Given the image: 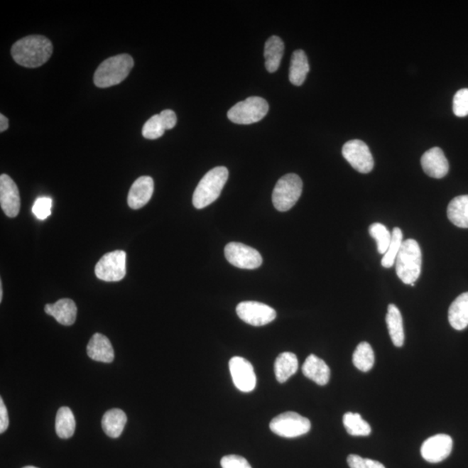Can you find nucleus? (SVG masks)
I'll return each mask as SVG.
<instances>
[{"label":"nucleus","instance_id":"1","mask_svg":"<svg viewBox=\"0 0 468 468\" xmlns=\"http://www.w3.org/2000/svg\"><path fill=\"white\" fill-rule=\"evenodd\" d=\"M11 53L17 64L26 68H38L52 57L53 46L48 38L33 35L19 39L11 47Z\"/></svg>","mask_w":468,"mask_h":468},{"label":"nucleus","instance_id":"2","mask_svg":"<svg viewBox=\"0 0 468 468\" xmlns=\"http://www.w3.org/2000/svg\"><path fill=\"white\" fill-rule=\"evenodd\" d=\"M423 254L415 239L404 241L396 259L397 276L406 285L415 284L422 273Z\"/></svg>","mask_w":468,"mask_h":468},{"label":"nucleus","instance_id":"3","mask_svg":"<svg viewBox=\"0 0 468 468\" xmlns=\"http://www.w3.org/2000/svg\"><path fill=\"white\" fill-rule=\"evenodd\" d=\"M227 168L217 167L211 169L198 184L192 195V204L197 209H202L219 197L228 180Z\"/></svg>","mask_w":468,"mask_h":468},{"label":"nucleus","instance_id":"4","mask_svg":"<svg viewBox=\"0 0 468 468\" xmlns=\"http://www.w3.org/2000/svg\"><path fill=\"white\" fill-rule=\"evenodd\" d=\"M134 59L131 55L121 54L106 59L94 75V82L99 88H108L121 84L131 72Z\"/></svg>","mask_w":468,"mask_h":468},{"label":"nucleus","instance_id":"5","mask_svg":"<svg viewBox=\"0 0 468 468\" xmlns=\"http://www.w3.org/2000/svg\"><path fill=\"white\" fill-rule=\"evenodd\" d=\"M303 182L300 176L288 174L278 180L273 192V206L279 212H286L300 200Z\"/></svg>","mask_w":468,"mask_h":468},{"label":"nucleus","instance_id":"6","mask_svg":"<svg viewBox=\"0 0 468 468\" xmlns=\"http://www.w3.org/2000/svg\"><path fill=\"white\" fill-rule=\"evenodd\" d=\"M268 111L269 104L263 98L251 97L233 106L227 116L234 124H251L261 121Z\"/></svg>","mask_w":468,"mask_h":468},{"label":"nucleus","instance_id":"7","mask_svg":"<svg viewBox=\"0 0 468 468\" xmlns=\"http://www.w3.org/2000/svg\"><path fill=\"white\" fill-rule=\"evenodd\" d=\"M310 428V420L295 412L283 413L270 423L271 430L285 438H295L308 434Z\"/></svg>","mask_w":468,"mask_h":468},{"label":"nucleus","instance_id":"8","mask_svg":"<svg viewBox=\"0 0 468 468\" xmlns=\"http://www.w3.org/2000/svg\"><path fill=\"white\" fill-rule=\"evenodd\" d=\"M126 259L127 254L121 250L104 254L97 263V277L106 282L121 281L126 275Z\"/></svg>","mask_w":468,"mask_h":468},{"label":"nucleus","instance_id":"9","mask_svg":"<svg viewBox=\"0 0 468 468\" xmlns=\"http://www.w3.org/2000/svg\"><path fill=\"white\" fill-rule=\"evenodd\" d=\"M225 257L231 265L241 269H257L263 262L261 254L256 249L238 242L227 244Z\"/></svg>","mask_w":468,"mask_h":468},{"label":"nucleus","instance_id":"10","mask_svg":"<svg viewBox=\"0 0 468 468\" xmlns=\"http://www.w3.org/2000/svg\"><path fill=\"white\" fill-rule=\"evenodd\" d=\"M342 154L351 166L361 174H368L374 168V159L368 145L360 140L347 141Z\"/></svg>","mask_w":468,"mask_h":468},{"label":"nucleus","instance_id":"11","mask_svg":"<svg viewBox=\"0 0 468 468\" xmlns=\"http://www.w3.org/2000/svg\"><path fill=\"white\" fill-rule=\"evenodd\" d=\"M236 312L241 320L254 326L270 324L277 317L276 310L263 303L245 301L239 303Z\"/></svg>","mask_w":468,"mask_h":468},{"label":"nucleus","instance_id":"12","mask_svg":"<svg viewBox=\"0 0 468 468\" xmlns=\"http://www.w3.org/2000/svg\"><path fill=\"white\" fill-rule=\"evenodd\" d=\"M229 369L234 383L242 392L249 393L256 387V375L249 361L234 357L229 361Z\"/></svg>","mask_w":468,"mask_h":468},{"label":"nucleus","instance_id":"13","mask_svg":"<svg viewBox=\"0 0 468 468\" xmlns=\"http://www.w3.org/2000/svg\"><path fill=\"white\" fill-rule=\"evenodd\" d=\"M453 450V440L444 434L432 436L425 440L420 448V454L425 461L439 463L446 459Z\"/></svg>","mask_w":468,"mask_h":468},{"label":"nucleus","instance_id":"14","mask_svg":"<svg viewBox=\"0 0 468 468\" xmlns=\"http://www.w3.org/2000/svg\"><path fill=\"white\" fill-rule=\"evenodd\" d=\"M0 205L6 215L15 218L21 210V196L17 185L9 175L0 176Z\"/></svg>","mask_w":468,"mask_h":468},{"label":"nucleus","instance_id":"15","mask_svg":"<svg viewBox=\"0 0 468 468\" xmlns=\"http://www.w3.org/2000/svg\"><path fill=\"white\" fill-rule=\"evenodd\" d=\"M423 170L432 178L442 179L450 171V163L440 148H432L424 153L420 160Z\"/></svg>","mask_w":468,"mask_h":468},{"label":"nucleus","instance_id":"16","mask_svg":"<svg viewBox=\"0 0 468 468\" xmlns=\"http://www.w3.org/2000/svg\"><path fill=\"white\" fill-rule=\"evenodd\" d=\"M154 180L149 176H141L133 183L128 195V204L132 209H140L151 200L154 192Z\"/></svg>","mask_w":468,"mask_h":468},{"label":"nucleus","instance_id":"17","mask_svg":"<svg viewBox=\"0 0 468 468\" xmlns=\"http://www.w3.org/2000/svg\"><path fill=\"white\" fill-rule=\"evenodd\" d=\"M45 312L56 320L59 324L72 325L76 321L77 308L75 302L70 298H62L55 304H47Z\"/></svg>","mask_w":468,"mask_h":468},{"label":"nucleus","instance_id":"18","mask_svg":"<svg viewBox=\"0 0 468 468\" xmlns=\"http://www.w3.org/2000/svg\"><path fill=\"white\" fill-rule=\"evenodd\" d=\"M88 356L94 361L101 363H112L115 352L108 337L103 334L96 333L87 345Z\"/></svg>","mask_w":468,"mask_h":468},{"label":"nucleus","instance_id":"19","mask_svg":"<svg viewBox=\"0 0 468 468\" xmlns=\"http://www.w3.org/2000/svg\"><path fill=\"white\" fill-rule=\"evenodd\" d=\"M302 371L308 379L320 386L327 384L330 377V369L324 360L315 355H310L302 367Z\"/></svg>","mask_w":468,"mask_h":468},{"label":"nucleus","instance_id":"20","mask_svg":"<svg viewBox=\"0 0 468 468\" xmlns=\"http://www.w3.org/2000/svg\"><path fill=\"white\" fill-rule=\"evenodd\" d=\"M448 321L455 330H462L468 326V293L459 295L448 310Z\"/></svg>","mask_w":468,"mask_h":468},{"label":"nucleus","instance_id":"21","mask_svg":"<svg viewBox=\"0 0 468 468\" xmlns=\"http://www.w3.org/2000/svg\"><path fill=\"white\" fill-rule=\"evenodd\" d=\"M127 415L119 408H112L105 413L102 420V427L110 438H118L124 432L127 423Z\"/></svg>","mask_w":468,"mask_h":468},{"label":"nucleus","instance_id":"22","mask_svg":"<svg viewBox=\"0 0 468 468\" xmlns=\"http://www.w3.org/2000/svg\"><path fill=\"white\" fill-rule=\"evenodd\" d=\"M284 42L281 38L273 36L268 38L265 45V65L270 73L277 72L284 55Z\"/></svg>","mask_w":468,"mask_h":468},{"label":"nucleus","instance_id":"23","mask_svg":"<svg viewBox=\"0 0 468 468\" xmlns=\"http://www.w3.org/2000/svg\"><path fill=\"white\" fill-rule=\"evenodd\" d=\"M386 322L393 344L396 347H402L405 338L402 314L396 305L393 304L388 305Z\"/></svg>","mask_w":468,"mask_h":468},{"label":"nucleus","instance_id":"24","mask_svg":"<svg viewBox=\"0 0 468 468\" xmlns=\"http://www.w3.org/2000/svg\"><path fill=\"white\" fill-rule=\"evenodd\" d=\"M310 72L308 56L304 50L294 52L290 60L289 80L293 85L300 86L304 84Z\"/></svg>","mask_w":468,"mask_h":468},{"label":"nucleus","instance_id":"25","mask_svg":"<svg viewBox=\"0 0 468 468\" xmlns=\"http://www.w3.org/2000/svg\"><path fill=\"white\" fill-rule=\"evenodd\" d=\"M298 357L292 352L281 353L275 361L274 371L278 383H285L298 371Z\"/></svg>","mask_w":468,"mask_h":468},{"label":"nucleus","instance_id":"26","mask_svg":"<svg viewBox=\"0 0 468 468\" xmlns=\"http://www.w3.org/2000/svg\"><path fill=\"white\" fill-rule=\"evenodd\" d=\"M447 217L455 226L468 228V195L457 196L451 200Z\"/></svg>","mask_w":468,"mask_h":468},{"label":"nucleus","instance_id":"27","mask_svg":"<svg viewBox=\"0 0 468 468\" xmlns=\"http://www.w3.org/2000/svg\"><path fill=\"white\" fill-rule=\"evenodd\" d=\"M57 435L59 438L69 439L73 436L75 430H76V420L72 410L68 407H62L59 408L57 416L56 423Z\"/></svg>","mask_w":468,"mask_h":468},{"label":"nucleus","instance_id":"28","mask_svg":"<svg viewBox=\"0 0 468 468\" xmlns=\"http://www.w3.org/2000/svg\"><path fill=\"white\" fill-rule=\"evenodd\" d=\"M352 361L357 369L363 372H368L375 364V354L373 349L367 342L357 345L353 353Z\"/></svg>","mask_w":468,"mask_h":468},{"label":"nucleus","instance_id":"29","mask_svg":"<svg viewBox=\"0 0 468 468\" xmlns=\"http://www.w3.org/2000/svg\"><path fill=\"white\" fill-rule=\"evenodd\" d=\"M344 426L349 435L352 436H368L371 435V427L357 413L348 412L344 415Z\"/></svg>","mask_w":468,"mask_h":468},{"label":"nucleus","instance_id":"30","mask_svg":"<svg viewBox=\"0 0 468 468\" xmlns=\"http://www.w3.org/2000/svg\"><path fill=\"white\" fill-rule=\"evenodd\" d=\"M403 235L399 227H395L392 231V238L388 249L381 259V266L384 268H391L396 263L397 255H398L403 243Z\"/></svg>","mask_w":468,"mask_h":468},{"label":"nucleus","instance_id":"31","mask_svg":"<svg viewBox=\"0 0 468 468\" xmlns=\"http://www.w3.org/2000/svg\"><path fill=\"white\" fill-rule=\"evenodd\" d=\"M369 233L377 244V251L380 254L386 253L391 244L392 233L381 223H374L369 228Z\"/></svg>","mask_w":468,"mask_h":468},{"label":"nucleus","instance_id":"32","mask_svg":"<svg viewBox=\"0 0 468 468\" xmlns=\"http://www.w3.org/2000/svg\"><path fill=\"white\" fill-rule=\"evenodd\" d=\"M165 129L163 123H161L159 115L153 116L145 123L143 128V136L144 138L149 140H156L164 135Z\"/></svg>","mask_w":468,"mask_h":468},{"label":"nucleus","instance_id":"33","mask_svg":"<svg viewBox=\"0 0 468 468\" xmlns=\"http://www.w3.org/2000/svg\"><path fill=\"white\" fill-rule=\"evenodd\" d=\"M453 110L456 116H468V89H462L456 92L453 102Z\"/></svg>","mask_w":468,"mask_h":468},{"label":"nucleus","instance_id":"34","mask_svg":"<svg viewBox=\"0 0 468 468\" xmlns=\"http://www.w3.org/2000/svg\"><path fill=\"white\" fill-rule=\"evenodd\" d=\"M53 200L50 197H39L33 207V212L38 219L45 220L52 214Z\"/></svg>","mask_w":468,"mask_h":468},{"label":"nucleus","instance_id":"35","mask_svg":"<svg viewBox=\"0 0 468 468\" xmlns=\"http://www.w3.org/2000/svg\"><path fill=\"white\" fill-rule=\"evenodd\" d=\"M220 464L222 468H251L245 458L234 455L224 456Z\"/></svg>","mask_w":468,"mask_h":468},{"label":"nucleus","instance_id":"36","mask_svg":"<svg viewBox=\"0 0 468 468\" xmlns=\"http://www.w3.org/2000/svg\"><path fill=\"white\" fill-rule=\"evenodd\" d=\"M161 123H163L165 129H172L177 123V116L175 111L171 109H165L159 114Z\"/></svg>","mask_w":468,"mask_h":468},{"label":"nucleus","instance_id":"37","mask_svg":"<svg viewBox=\"0 0 468 468\" xmlns=\"http://www.w3.org/2000/svg\"><path fill=\"white\" fill-rule=\"evenodd\" d=\"M9 426V417H8L7 408L3 399H0V432L3 434Z\"/></svg>","mask_w":468,"mask_h":468},{"label":"nucleus","instance_id":"38","mask_svg":"<svg viewBox=\"0 0 468 468\" xmlns=\"http://www.w3.org/2000/svg\"><path fill=\"white\" fill-rule=\"evenodd\" d=\"M347 462L351 468H368L367 459L361 457L359 455H349Z\"/></svg>","mask_w":468,"mask_h":468},{"label":"nucleus","instance_id":"39","mask_svg":"<svg viewBox=\"0 0 468 468\" xmlns=\"http://www.w3.org/2000/svg\"><path fill=\"white\" fill-rule=\"evenodd\" d=\"M8 127H9V121H8L7 118L1 114V115H0V131H6Z\"/></svg>","mask_w":468,"mask_h":468},{"label":"nucleus","instance_id":"40","mask_svg":"<svg viewBox=\"0 0 468 468\" xmlns=\"http://www.w3.org/2000/svg\"><path fill=\"white\" fill-rule=\"evenodd\" d=\"M367 465L368 468H385L383 464L371 459H367Z\"/></svg>","mask_w":468,"mask_h":468},{"label":"nucleus","instance_id":"41","mask_svg":"<svg viewBox=\"0 0 468 468\" xmlns=\"http://www.w3.org/2000/svg\"><path fill=\"white\" fill-rule=\"evenodd\" d=\"M3 300V285L2 281H0V302H2Z\"/></svg>","mask_w":468,"mask_h":468},{"label":"nucleus","instance_id":"42","mask_svg":"<svg viewBox=\"0 0 468 468\" xmlns=\"http://www.w3.org/2000/svg\"><path fill=\"white\" fill-rule=\"evenodd\" d=\"M23 468H38V467H33V466H27V467H23Z\"/></svg>","mask_w":468,"mask_h":468}]
</instances>
